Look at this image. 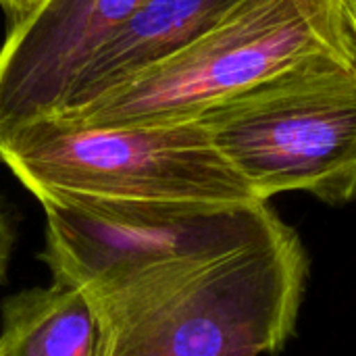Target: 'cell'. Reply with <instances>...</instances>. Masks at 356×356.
I'll return each mask as SVG.
<instances>
[{
  "label": "cell",
  "mask_w": 356,
  "mask_h": 356,
  "mask_svg": "<svg viewBox=\"0 0 356 356\" xmlns=\"http://www.w3.org/2000/svg\"><path fill=\"white\" fill-rule=\"evenodd\" d=\"M309 280L298 234L83 290L94 356L277 355L292 340Z\"/></svg>",
  "instance_id": "1"
},
{
  "label": "cell",
  "mask_w": 356,
  "mask_h": 356,
  "mask_svg": "<svg viewBox=\"0 0 356 356\" xmlns=\"http://www.w3.org/2000/svg\"><path fill=\"white\" fill-rule=\"evenodd\" d=\"M325 58L356 63V38L342 0H238L186 48L52 117L90 127L198 119L273 77Z\"/></svg>",
  "instance_id": "2"
},
{
  "label": "cell",
  "mask_w": 356,
  "mask_h": 356,
  "mask_svg": "<svg viewBox=\"0 0 356 356\" xmlns=\"http://www.w3.org/2000/svg\"><path fill=\"white\" fill-rule=\"evenodd\" d=\"M0 161L38 198L254 204L261 200L200 119L90 127L35 119L0 138Z\"/></svg>",
  "instance_id": "3"
},
{
  "label": "cell",
  "mask_w": 356,
  "mask_h": 356,
  "mask_svg": "<svg viewBox=\"0 0 356 356\" xmlns=\"http://www.w3.org/2000/svg\"><path fill=\"white\" fill-rule=\"evenodd\" d=\"M254 194L356 198V63L325 58L273 77L198 117Z\"/></svg>",
  "instance_id": "4"
},
{
  "label": "cell",
  "mask_w": 356,
  "mask_h": 356,
  "mask_svg": "<svg viewBox=\"0 0 356 356\" xmlns=\"http://www.w3.org/2000/svg\"><path fill=\"white\" fill-rule=\"evenodd\" d=\"M46 215L42 261L54 282L98 290L169 265L217 259L284 234L269 207L38 196Z\"/></svg>",
  "instance_id": "5"
},
{
  "label": "cell",
  "mask_w": 356,
  "mask_h": 356,
  "mask_svg": "<svg viewBox=\"0 0 356 356\" xmlns=\"http://www.w3.org/2000/svg\"><path fill=\"white\" fill-rule=\"evenodd\" d=\"M146 0H44L0 46V138L54 115L100 46Z\"/></svg>",
  "instance_id": "6"
},
{
  "label": "cell",
  "mask_w": 356,
  "mask_h": 356,
  "mask_svg": "<svg viewBox=\"0 0 356 356\" xmlns=\"http://www.w3.org/2000/svg\"><path fill=\"white\" fill-rule=\"evenodd\" d=\"M236 2L146 0L86 63L54 115L83 106L169 58L211 29Z\"/></svg>",
  "instance_id": "7"
},
{
  "label": "cell",
  "mask_w": 356,
  "mask_h": 356,
  "mask_svg": "<svg viewBox=\"0 0 356 356\" xmlns=\"http://www.w3.org/2000/svg\"><path fill=\"white\" fill-rule=\"evenodd\" d=\"M96 342L94 309L75 286L52 282L2 305L0 356H94Z\"/></svg>",
  "instance_id": "8"
},
{
  "label": "cell",
  "mask_w": 356,
  "mask_h": 356,
  "mask_svg": "<svg viewBox=\"0 0 356 356\" xmlns=\"http://www.w3.org/2000/svg\"><path fill=\"white\" fill-rule=\"evenodd\" d=\"M15 242H17V234H15L13 219H10L8 211L2 207V200H0V284L6 277V269H8V263H10Z\"/></svg>",
  "instance_id": "9"
},
{
  "label": "cell",
  "mask_w": 356,
  "mask_h": 356,
  "mask_svg": "<svg viewBox=\"0 0 356 356\" xmlns=\"http://www.w3.org/2000/svg\"><path fill=\"white\" fill-rule=\"evenodd\" d=\"M42 2L44 0H0V10L4 13L8 27H13L27 19Z\"/></svg>",
  "instance_id": "10"
},
{
  "label": "cell",
  "mask_w": 356,
  "mask_h": 356,
  "mask_svg": "<svg viewBox=\"0 0 356 356\" xmlns=\"http://www.w3.org/2000/svg\"><path fill=\"white\" fill-rule=\"evenodd\" d=\"M342 2H344L346 15H348V21H350L353 33H355V38H356V0H342Z\"/></svg>",
  "instance_id": "11"
},
{
  "label": "cell",
  "mask_w": 356,
  "mask_h": 356,
  "mask_svg": "<svg viewBox=\"0 0 356 356\" xmlns=\"http://www.w3.org/2000/svg\"><path fill=\"white\" fill-rule=\"evenodd\" d=\"M234 356H250V355H234Z\"/></svg>",
  "instance_id": "12"
}]
</instances>
